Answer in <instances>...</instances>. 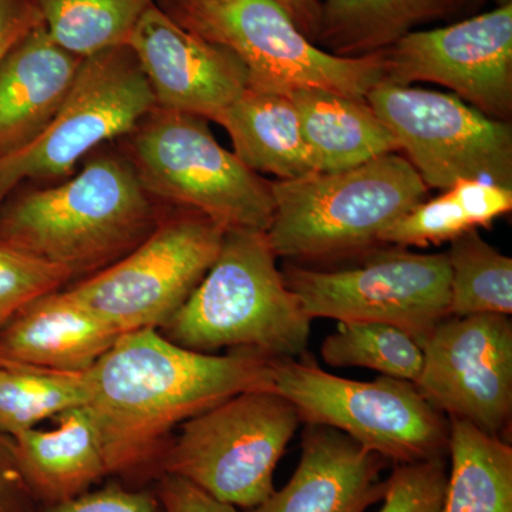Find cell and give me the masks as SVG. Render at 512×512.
Returning a JSON list of instances; mask_svg holds the SVG:
<instances>
[{"instance_id": "1", "label": "cell", "mask_w": 512, "mask_h": 512, "mask_svg": "<svg viewBox=\"0 0 512 512\" xmlns=\"http://www.w3.org/2000/svg\"><path fill=\"white\" fill-rule=\"evenodd\" d=\"M275 363L249 350L195 352L158 329L123 333L86 372L107 476H160L175 426L235 394L272 389Z\"/></svg>"}, {"instance_id": "2", "label": "cell", "mask_w": 512, "mask_h": 512, "mask_svg": "<svg viewBox=\"0 0 512 512\" xmlns=\"http://www.w3.org/2000/svg\"><path fill=\"white\" fill-rule=\"evenodd\" d=\"M160 218L126 154L104 151L62 183L13 191L0 205V242L90 276L137 248Z\"/></svg>"}, {"instance_id": "3", "label": "cell", "mask_w": 512, "mask_h": 512, "mask_svg": "<svg viewBox=\"0 0 512 512\" xmlns=\"http://www.w3.org/2000/svg\"><path fill=\"white\" fill-rule=\"evenodd\" d=\"M266 232L229 229L220 254L164 326L171 342L195 352L249 350L275 360L305 355L312 319L286 288Z\"/></svg>"}, {"instance_id": "4", "label": "cell", "mask_w": 512, "mask_h": 512, "mask_svg": "<svg viewBox=\"0 0 512 512\" xmlns=\"http://www.w3.org/2000/svg\"><path fill=\"white\" fill-rule=\"evenodd\" d=\"M275 211L266 231L276 256L333 259L382 244L383 232L429 188L407 158L384 154L348 170L272 181Z\"/></svg>"}, {"instance_id": "5", "label": "cell", "mask_w": 512, "mask_h": 512, "mask_svg": "<svg viewBox=\"0 0 512 512\" xmlns=\"http://www.w3.org/2000/svg\"><path fill=\"white\" fill-rule=\"evenodd\" d=\"M208 120L154 107L126 137V156L154 201L204 215L218 227L268 231L271 181L218 143Z\"/></svg>"}, {"instance_id": "6", "label": "cell", "mask_w": 512, "mask_h": 512, "mask_svg": "<svg viewBox=\"0 0 512 512\" xmlns=\"http://www.w3.org/2000/svg\"><path fill=\"white\" fill-rule=\"evenodd\" d=\"M157 5L184 29L237 57L254 89L286 93L318 87L366 99L384 80L383 52L332 55L303 35L272 0H161Z\"/></svg>"}, {"instance_id": "7", "label": "cell", "mask_w": 512, "mask_h": 512, "mask_svg": "<svg viewBox=\"0 0 512 512\" xmlns=\"http://www.w3.org/2000/svg\"><path fill=\"white\" fill-rule=\"evenodd\" d=\"M301 423L274 389L235 394L181 424L160 476L184 478L222 503L254 510L274 493L276 466Z\"/></svg>"}, {"instance_id": "8", "label": "cell", "mask_w": 512, "mask_h": 512, "mask_svg": "<svg viewBox=\"0 0 512 512\" xmlns=\"http://www.w3.org/2000/svg\"><path fill=\"white\" fill-rule=\"evenodd\" d=\"M272 389L295 406L301 421L342 431L393 466L447 456L448 419L412 382L343 379L302 355L276 360Z\"/></svg>"}, {"instance_id": "9", "label": "cell", "mask_w": 512, "mask_h": 512, "mask_svg": "<svg viewBox=\"0 0 512 512\" xmlns=\"http://www.w3.org/2000/svg\"><path fill=\"white\" fill-rule=\"evenodd\" d=\"M156 107L127 45L84 57L60 109L25 148L0 160V205L28 181L62 180L97 148L127 137Z\"/></svg>"}, {"instance_id": "10", "label": "cell", "mask_w": 512, "mask_h": 512, "mask_svg": "<svg viewBox=\"0 0 512 512\" xmlns=\"http://www.w3.org/2000/svg\"><path fill=\"white\" fill-rule=\"evenodd\" d=\"M177 210L133 251L67 292L121 335L163 329L214 264L225 232L198 212Z\"/></svg>"}, {"instance_id": "11", "label": "cell", "mask_w": 512, "mask_h": 512, "mask_svg": "<svg viewBox=\"0 0 512 512\" xmlns=\"http://www.w3.org/2000/svg\"><path fill=\"white\" fill-rule=\"evenodd\" d=\"M282 278L312 320L387 323L419 340L450 316L446 254H416L393 245L335 271L286 264Z\"/></svg>"}, {"instance_id": "12", "label": "cell", "mask_w": 512, "mask_h": 512, "mask_svg": "<svg viewBox=\"0 0 512 512\" xmlns=\"http://www.w3.org/2000/svg\"><path fill=\"white\" fill-rule=\"evenodd\" d=\"M367 103L392 131L427 188L463 180L512 188V127L456 94L380 82Z\"/></svg>"}, {"instance_id": "13", "label": "cell", "mask_w": 512, "mask_h": 512, "mask_svg": "<svg viewBox=\"0 0 512 512\" xmlns=\"http://www.w3.org/2000/svg\"><path fill=\"white\" fill-rule=\"evenodd\" d=\"M424 363L414 386L447 419L505 439L512 414L510 316H448L417 340Z\"/></svg>"}, {"instance_id": "14", "label": "cell", "mask_w": 512, "mask_h": 512, "mask_svg": "<svg viewBox=\"0 0 512 512\" xmlns=\"http://www.w3.org/2000/svg\"><path fill=\"white\" fill-rule=\"evenodd\" d=\"M384 82L440 84L491 119L512 116V3L410 32L384 50Z\"/></svg>"}, {"instance_id": "15", "label": "cell", "mask_w": 512, "mask_h": 512, "mask_svg": "<svg viewBox=\"0 0 512 512\" xmlns=\"http://www.w3.org/2000/svg\"><path fill=\"white\" fill-rule=\"evenodd\" d=\"M127 46L158 109L217 121L248 89L247 69L237 57L178 25L157 3L138 20Z\"/></svg>"}, {"instance_id": "16", "label": "cell", "mask_w": 512, "mask_h": 512, "mask_svg": "<svg viewBox=\"0 0 512 512\" xmlns=\"http://www.w3.org/2000/svg\"><path fill=\"white\" fill-rule=\"evenodd\" d=\"M389 460L332 427L306 424L291 480L251 512H365L383 501Z\"/></svg>"}, {"instance_id": "17", "label": "cell", "mask_w": 512, "mask_h": 512, "mask_svg": "<svg viewBox=\"0 0 512 512\" xmlns=\"http://www.w3.org/2000/svg\"><path fill=\"white\" fill-rule=\"evenodd\" d=\"M82 60L53 42L45 25L0 60V160L45 130L72 89Z\"/></svg>"}, {"instance_id": "18", "label": "cell", "mask_w": 512, "mask_h": 512, "mask_svg": "<svg viewBox=\"0 0 512 512\" xmlns=\"http://www.w3.org/2000/svg\"><path fill=\"white\" fill-rule=\"evenodd\" d=\"M111 328L67 289L42 296L0 332V349L10 362L83 373L117 342Z\"/></svg>"}, {"instance_id": "19", "label": "cell", "mask_w": 512, "mask_h": 512, "mask_svg": "<svg viewBox=\"0 0 512 512\" xmlns=\"http://www.w3.org/2000/svg\"><path fill=\"white\" fill-rule=\"evenodd\" d=\"M49 430L30 429L13 437L23 481L47 505L79 497L107 476L100 434L87 406L55 417Z\"/></svg>"}, {"instance_id": "20", "label": "cell", "mask_w": 512, "mask_h": 512, "mask_svg": "<svg viewBox=\"0 0 512 512\" xmlns=\"http://www.w3.org/2000/svg\"><path fill=\"white\" fill-rule=\"evenodd\" d=\"M286 93L298 110L316 173L348 170L400 151L392 131L366 99L318 87H299Z\"/></svg>"}, {"instance_id": "21", "label": "cell", "mask_w": 512, "mask_h": 512, "mask_svg": "<svg viewBox=\"0 0 512 512\" xmlns=\"http://www.w3.org/2000/svg\"><path fill=\"white\" fill-rule=\"evenodd\" d=\"M215 123L227 130L235 156L256 174L293 180L316 173L288 93L248 86Z\"/></svg>"}, {"instance_id": "22", "label": "cell", "mask_w": 512, "mask_h": 512, "mask_svg": "<svg viewBox=\"0 0 512 512\" xmlns=\"http://www.w3.org/2000/svg\"><path fill=\"white\" fill-rule=\"evenodd\" d=\"M458 9L460 0H320L316 45L339 57L375 55L421 23Z\"/></svg>"}, {"instance_id": "23", "label": "cell", "mask_w": 512, "mask_h": 512, "mask_svg": "<svg viewBox=\"0 0 512 512\" xmlns=\"http://www.w3.org/2000/svg\"><path fill=\"white\" fill-rule=\"evenodd\" d=\"M451 467L440 512H512V447L470 421L448 419Z\"/></svg>"}, {"instance_id": "24", "label": "cell", "mask_w": 512, "mask_h": 512, "mask_svg": "<svg viewBox=\"0 0 512 512\" xmlns=\"http://www.w3.org/2000/svg\"><path fill=\"white\" fill-rule=\"evenodd\" d=\"M443 191L393 222L380 242L403 248L441 245L471 229L490 227L512 210V188L463 180Z\"/></svg>"}, {"instance_id": "25", "label": "cell", "mask_w": 512, "mask_h": 512, "mask_svg": "<svg viewBox=\"0 0 512 512\" xmlns=\"http://www.w3.org/2000/svg\"><path fill=\"white\" fill-rule=\"evenodd\" d=\"M53 42L77 57L127 45L154 0H35Z\"/></svg>"}, {"instance_id": "26", "label": "cell", "mask_w": 512, "mask_h": 512, "mask_svg": "<svg viewBox=\"0 0 512 512\" xmlns=\"http://www.w3.org/2000/svg\"><path fill=\"white\" fill-rule=\"evenodd\" d=\"M87 402L86 372H57L15 362L0 366V433L6 436L35 429Z\"/></svg>"}, {"instance_id": "27", "label": "cell", "mask_w": 512, "mask_h": 512, "mask_svg": "<svg viewBox=\"0 0 512 512\" xmlns=\"http://www.w3.org/2000/svg\"><path fill=\"white\" fill-rule=\"evenodd\" d=\"M450 316L512 313V259L481 238L477 229L450 241Z\"/></svg>"}, {"instance_id": "28", "label": "cell", "mask_w": 512, "mask_h": 512, "mask_svg": "<svg viewBox=\"0 0 512 512\" xmlns=\"http://www.w3.org/2000/svg\"><path fill=\"white\" fill-rule=\"evenodd\" d=\"M323 360L336 367H366L382 376L416 383L423 349L406 330L387 323L339 322L320 346Z\"/></svg>"}, {"instance_id": "29", "label": "cell", "mask_w": 512, "mask_h": 512, "mask_svg": "<svg viewBox=\"0 0 512 512\" xmlns=\"http://www.w3.org/2000/svg\"><path fill=\"white\" fill-rule=\"evenodd\" d=\"M73 278L63 266L0 242V332L29 303L62 291Z\"/></svg>"}, {"instance_id": "30", "label": "cell", "mask_w": 512, "mask_h": 512, "mask_svg": "<svg viewBox=\"0 0 512 512\" xmlns=\"http://www.w3.org/2000/svg\"><path fill=\"white\" fill-rule=\"evenodd\" d=\"M446 458L396 464L379 512H440L447 485Z\"/></svg>"}, {"instance_id": "31", "label": "cell", "mask_w": 512, "mask_h": 512, "mask_svg": "<svg viewBox=\"0 0 512 512\" xmlns=\"http://www.w3.org/2000/svg\"><path fill=\"white\" fill-rule=\"evenodd\" d=\"M43 512H164V508L156 493L110 484L72 500L47 505Z\"/></svg>"}, {"instance_id": "32", "label": "cell", "mask_w": 512, "mask_h": 512, "mask_svg": "<svg viewBox=\"0 0 512 512\" xmlns=\"http://www.w3.org/2000/svg\"><path fill=\"white\" fill-rule=\"evenodd\" d=\"M156 494L164 512H239L234 505L222 503L190 481L170 474L158 477Z\"/></svg>"}, {"instance_id": "33", "label": "cell", "mask_w": 512, "mask_h": 512, "mask_svg": "<svg viewBox=\"0 0 512 512\" xmlns=\"http://www.w3.org/2000/svg\"><path fill=\"white\" fill-rule=\"evenodd\" d=\"M32 501L16 460L15 441L0 433V512H29Z\"/></svg>"}, {"instance_id": "34", "label": "cell", "mask_w": 512, "mask_h": 512, "mask_svg": "<svg viewBox=\"0 0 512 512\" xmlns=\"http://www.w3.org/2000/svg\"><path fill=\"white\" fill-rule=\"evenodd\" d=\"M40 25L35 0H0V60Z\"/></svg>"}, {"instance_id": "35", "label": "cell", "mask_w": 512, "mask_h": 512, "mask_svg": "<svg viewBox=\"0 0 512 512\" xmlns=\"http://www.w3.org/2000/svg\"><path fill=\"white\" fill-rule=\"evenodd\" d=\"M272 2L281 6L303 35L316 45L320 28V0H272Z\"/></svg>"}, {"instance_id": "36", "label": "cell", "mask_w": 512, "mask_h": 512, "mask_svg": "<svg viewBox=\"0 0 512 512\" xmlns=\"http://www.w3.org/2000/svg\"><path fill=\"white\" fill-rule=\"evenodd\" d=\"M494 2L497 6L508 5V3H512V0H460L461 8H466V6L471 5H484V3Z\"/></svg>"}, {"instance_id": "37", "label": "cell", "mask_w": 512, "mask_h": 512, "mask_svg": "<svg viewBox=\"0 0 512 512\" xmlns=\"http://www.w3.org/2000/svg\"><path fill=\"white\" fill-rule=\"evenodd\" d=\"M8 363H13V362H10L8 357L5 356V353L2 352V349H0V366L8 365Z\"/></svg>"}]
</instances>
